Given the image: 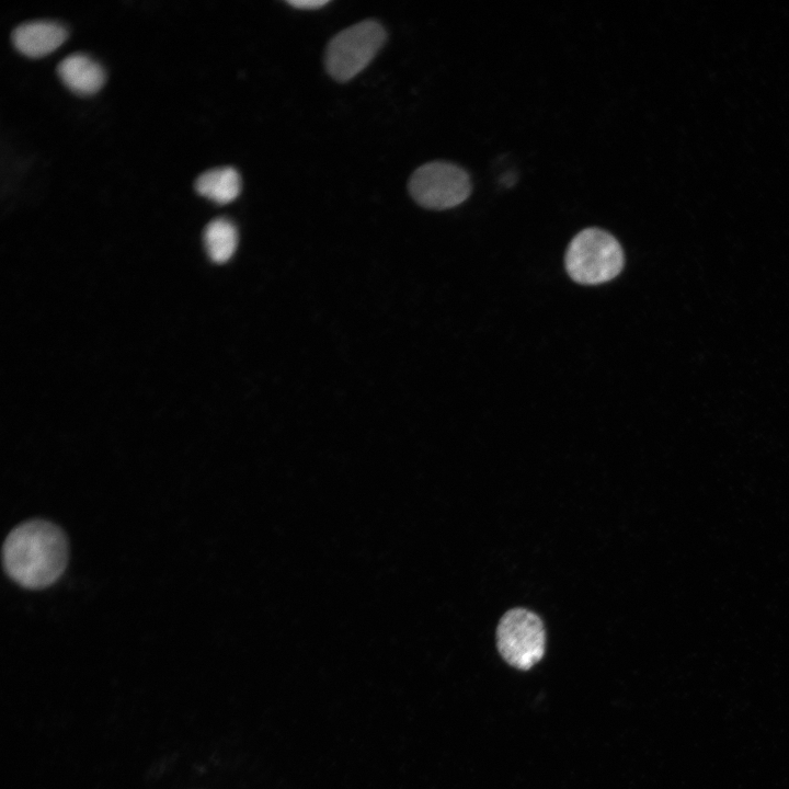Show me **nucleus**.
I'll return each instance as SVG.
<instances>
[{
    "label": "nucleus",
    "instance_id": "nucleus-1",
    "mask_svg": "<svg viewBox=\"0 0 789 789\" xmlns=\"http://www.w3.org/2000/svg\"><path fill=\"white\" fill-rule=\"evenodd\" d=\"M9 576L28 588L49 586L62 574L68 561V542L56 525L28 521L15 527L2 549Z\"/></svg>",
    "mask_w": 789,
    "mask_h": 789
},
{
    "label": "nucleus",
    "instance_id": "nucleus-2",
    "mask_svg": "<svg viewBox=\"0 0 789 789\" xmlns=\"http://www.w3.org/2000/svg\"><path fill=\"white\" fill-rule=\"evenodd\" d=\"M624 261L618 240L599 228L580 231L569 243L564 258L569 276L582 285H598L615 278Z\"/></svg>",
    "mask_w": 789,
    "mask_h": 789
},
{
    "label": "nucleus",
    "instance_id": "nucleus-3",
    "mask_svg": "<svg viewBox=\"0 0 789 789\" xmlns=\"http://www.w3.org/2000/svg\"><path fill=\"white\" fill-rule=\"evenodd\" d=\"M386 39L384 27L365 20L339 32L328 44L325 67L338 81H347L375 57Z\"/></svg>",
    "mask_w": 789,
    "mask_h": 789
},
{
    "label": "nucleus",
    "instance_id": "nucleus-4",
    "mask_svg": "<svg viewBox=\"0 0 789 789\" xmlns=\"http://www.w3.org/2000/svg\"><path fill=\"white\" fill-rule=\"evenodd\" d=\"M546 633L541 619L525 608H513L500 619L496 645L501 656L518 670H528L545 653Z\"/></svg>",
    "mask_w": 789,
    "mask_h": 789
},
{
    "label": "nucleus",
    "instance_id": "nucleus-5",
    "mask_svg": "<svg viewBox=\"0 0 789 789\" xmlns=\"http://www.w3.org/2000/svg\"><path fill=\"white\" fill-rule=\"evenodd\" d=\"M409 191L425 208L446 209L467 199L471 192L470 178L456 164L434 161L418 168L410 178Z\"/></svg>",
    "mask_w": 789,
    "mask_h": 789
},
{
    "label": "nucleus",
    "instance_id": "nucleus-6",
    "mask_svg": "<svg viewBox=\"0 0 789 789\" xmlns=\"http://www.w3.org/2000/svg\"><path fill=\"white\" fill-rule=\"evenodd\" d=\"M67 37L66 27L52 20H33L16 25L11 39L24 55L38 57L57 48Z\"/></svg>",
    "mask_w": 789,
    "mask_h": 789
},
{
    "label": "nucleus",
    "instance_id": "nucleus-7",
    "mask_svg": "<svg viewBox=\"0 0 789 789\" xmlns=\"http://www.w3.org/2000/svg\"><path fill=\"white\" fill-rule=\"evenodd\" d=\"M57 73L69 89L80 94L98 91L105 79L103 67L80 52L64 57L57 65Z\"/></svg>",
    "mask_w": 789,
    "mask_h": 789
},
{
    "label": "nucleus",
    "instance_id": "nucleus-8",
    "mask_svg": "<svg viewBox=\"0 0 789 789\" xmlns=\"http://www.w3.org/2000/svg\"><path fill=\"white\" fill-rule=\"evenodd\" d=\"M194 187L199 194L214 202L225 204L239 195L241 180L235 168L219 167L201 173L194 182Z\"/></svg>",
    "mask_w": 789,
    "mask_h": 789
},
{
    "label": "nucleus",
    "instance_id": "nucleus-9",
    "mask_svg": "<svg viewBox=\"0 0 789 789\" xmlns=\"http://www.w3.org/2000/svg\"><path fill=\"white\" fill-rule=\"evenodd\" d=\"M204 243L214 262H227L233 255L238 244L236 226L226 218L213 219L204 229Z\"/></svg>",
    "mask_w": 789,
    "mask_h": 789
},
{
    "label": "nucleus",
    "instance_id": "nucleus-10",
    "mask_svg": "<svg viewBox=\"0 0 789 789\" xmlns=\"http://www.w3.org/2000/svg\"><path fill=\"white\" fill-rule=\"evenodd\" d=\"M288 3L298 9L313 10V9H318V8L327 4L328 1L327 0H291V1H288Z\"/></svg>",
    "mask_w": 789,
    "mask_h": 789
}]
</instances>
